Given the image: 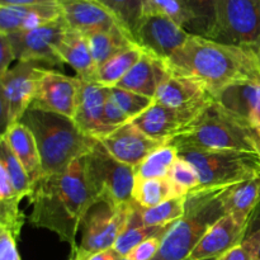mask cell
<instances>
[{
	"mask_svg": "<svg viewBox=\"0 0 260 260\" xmlns=\"http://www.w3.org/2000/svg\"><path fill=\"white\" fill-rule=\"evenodd\" d=\"M61 17L60 2L37 5H0V35L36 29Z\"/></svg>",
	"mask_w": 260,
	"mask_h": 260,
	"instance_id": "obj_19",
	"label": "cell"
},
{
	"mask_svg": "<svg viewBox=\"0 0 260 260\" xmlns=\"http://www.w3.org/2000/svg\"><path fill=\"white\" fill-rule=\"evenodd\" d=\"M63 63H69L75 70L76 76L83 81L93 83L96 63L85 36L68 27L57 48Z\"/></svg>",
	"mask_w": 260,
	"mask_h": 260,
	"instance_id": "obj_24",
	"label": "cell"
},
{
	"mask_svg": "<svg viewBox=\"0 0 260 260\" xmlns=\"http://www.w3.org/2000/svg\"><path fill=\"white\" fill-rule=\"evenodd\" d=\"M101 144L118 161L136 168L152 151L168 142L151 139L132 122H128L102 139Z\"/></svg>",
	"mask_w": 260,
	"mask_h": 260,
	"instance_id": "obj_14",
	"label": "cell"
},
{
	"mask_svg": "<svg viewBox=\"0 0 260 260\" xmlns=\"http://www.w3.org/2000/svg\"><path fill=\"white\" fill-rule=\"evenodd\" d=\"M172 75L167 61L144 51L141 58L118 83L117 88L127 89L154 99L159 86Z\"/></svg>",
	"mask_w": 260,
	"mask_h": 260,
	"instance_id": "obj_21",
	"label": "cell"
},
{
	"mask_svg": "<svg viewBox=\"0 0 260 260\" xmlns=\"http://www.w3.org/2000/svg\"><path fill=\"white\" fill-rule=\"evenodd\" d=\"M170 226H165V228H150V226H145L142 223L141 217H140L139 206L134 202V206H132V210L129 212L126 226H124L121 235L118 236L116 244H114V250L122 258H126L129 251L135 246L141 244L142 241L155 238V236H165V234L168 233Z\"/></svg>",
	"mask_w": 260,
	"mask_h": 260,
	"instance_id": "obj_27",
	"label": "cell"
},
{
	"mask_svg": "<svg viewBox=\"0 0 260 260\" xmlns=\"http://www.w3.org/2000/svg\"><path fill=\"white\" fill-rule=\"evenodd\" d=\"M144 50L139 45L123 51L119 55L114 56L103 65L96 68L94 74L93 83L99 84L106 88H113L118 85L119 81L128 74V71L141 58Z\"/></svg>",
	"mask_w": 260,
	"mask_h": 260,
	"instance_id": "obj_28",
	"label": "cell"
},
{
	"mask_svg": "<svg viewBox=\"0 0 260 260\" xmlns=\"http://www.w3.org/2000/svg\"><path fill=\"white\" fill-rule=\"evenodd\" d=\"M85 37L88 40L89 46H90L96 68L106 63L107 61L113 58L114 56L119 55L123 51L139 45L134 40V37L122 27L113 28L111 30H104V32L91 33Z\"/></svg>",
	"mask_w": 260,
	"mask_h": 260,
	"instance_id": "obj_26",
	"label": "cell"
},
{
	"mask_svg": "<svg viewBox=\"0 0 260 260\" xmlns=\"http://www.w3.org/2000/svg\"><path fill=\"white\" fill-rule=\"evenodd\" d=\"M20 122L37 142L43 175L62 173L75 160L88 155L98 140L80 131L73 118L30 104Z\"/></svg>",
	"mask_w": 260,
	"mask_h": 260,
	"instance_id": "obj_3",
	"label": "cell"
},
{
	"mask_svg": "<svg viewBox=\"0 0 260 260\" xmlns=\"http://www.w3.org/2000/svg\"><path fill=\"white\" fill-rule=\"evenodd\" d=\"M168 178L174 185L178 197H185L200 187V177L197 170L187 160L179 156L170 169Z\"/></svg>",
	"mask_w": 260,
	"mask_h": 260,
	"instance_id": "obj_35",
	"label": "cell"
},
{
	"mask_svg": "<svg viewBox=\"0 0 260 260\" xmlns=\"http://www.w3.org/2000/svg\"><path fill=\"white\" fill-rule=\"evenodd\" d=\"M108 98V88L96 83L81 80L80 94L74 122L86 136L101 141L114 131L104 116V108Z\"/></svg>",
	"mask_w": 260,
	"mask_h": 260,
	"instance_id": "obj_15",
	"label": "cell"
},
{
	"mask_svg": "<svg viewBox=\"0 0 260 260\" xmlns=\"http://www.w3.org/2000/svg\"><path fill=\"white\" fill-rule=\"evenodd\" d=\"M178 197L169 178L136 179L132 189V201L142 208H151L168 200Z\"/></svg>",
	"mask_w": 260,
	"mask_h": 260,
	"instance_id": "obj_30",
	"label": "cell"
},
{
	"mask_svg": "<svg viewBox=\"0 0 260 260\" xmlns=\"http://www.w3.org/2000/svg\"><path fill=\"white\" fill-rule=\"evenodd\" d=\"M134 201L117 206L106 201H96L86 212L81 222V241L75 253L88 255L113 248L126 226Z\"/></svg>",
	"mask_w": 260,
	"mask_h": 260,
	"instance_id": "obj_8",
	"label": "cell"
},
{
	"mask_svg": "<svg viewBox=\"0 0 260 260\" xmlns=\"http://www.w3.org/2000/svg\"><path fill=\"white\" fill-rule=\"evenodd\" d=\"M189 22L185 30L190 35L212 40L217 19V0H180Z\"/></svg>",
	"mask_w": 260,
	"mask_h": 260,
	"instance_id": "obj_29",
	"label": "cell"
},
{
	"mask_svg": "<svg viewBox=\"0 0 260 260\" xmlns=\"http://www.w3.org/2000/svg\"><path fill=\"white\" fill-rule=\"evenodd\" d=\"M19 198L0 201V229L10 231L15 238H19L24 225V213L20 211Z\"/></svg>",
	"mask_w": 260,
	"mask_h": 260,
	"instance_id": "obj_38",
	"label": "cell"
},
{
	"mask_svg": "<svg viewBox=\"0 0 260 260\" xmlns=\"http://www.w3.org/2000/svg\"><path fill=\"white\" fill-rule=\"evenodd\" d=\"M255 131H256V134H258V136L260 137V123L258 124V127L255 128Z\"/></svg>",
	"mask_w": 260,
	"mask_h": 260,
	"instance_id": "obj_48",
	"label": "cell"
},
{
	"mask_svg": "<svg viewBox=\"0 0 260 260\" xmlns=\"http://www.w3.org/2000/svg\"><path fill=\"white\" fill-rule=\"evenodd\" d=\"M145 14L161 15L173 20L184 29L189 22L187 12L180 0H147L144 8Z\"/></svg>",
	"mask_w": 260,
	"mask_h": 260,
	"instance_id": "obj_37",
	"label": "cell"
},
{
	"mask_svg": "<svg viewBox=\"0 0 260 260\" xmlns=\"http://www.w3.org/2000/svg\"><path fill=\"white\" fill-rule=\"evenodd\" d=\"M121 255L114 250V248L107 249V250L96 251V253L88 254V255H79L73 254L70 260H122Z\"/></svg>",
	"mask_w": 260,
	"mask_h": 260,
	"instance_id": "obj_45",
	"label": "cell"
},
{
	"mask_svg": "<svg viewBox=\"0 0 260 260\" xmlns=\"http://www.w3.org/2000/svg\"><path fill=\"white\" fill-rule=\"evenodd\" d=\"M260 201V178L231 185L223 200L226 215L248 225L251 213Z\"/></svg>",
	"mask_w": 260,
	"mask_h": 260,
	"instance_id": "obj_25",
	"label": "cell"
},
{
	"mask_svg": "<svg viewBox=\"0 0 260 260\" xmlns=\"http://www.w3.org/2000/svg\"><path fill=\"white\" fill-rule=\"evenodd\" d=\"M104 116H106L107 123L111 127H113L114 129L118 128V127L123 126V124L132 122L126 114L122 112V109L119 108L116 104V102L111 98L109 95V88H108V98L106 102V108H104Z\"/></svg>",
	"mask_w": 260,
	"mask_h": 260,
	"instance_id": "obj_42",
	"label": "cell"
},
{
	"mask_svg": "<svg viewBox=\"0 0 260 260\" xmlns=\"http://www.w3.org/2000/svg\"><path fill=\"white\" fill-rule=\"evenodd\" d=\"M251 51H253L254 56H255L256 61H258V65H259V68H260V40L258 41V43H256V45L254 46V47H251Z\"/></svg>",
	"mask_w": 260,
	"mask_h": 260,
	"instance_id": "obj_47",
	"label": "cell"
},
{
	"mask_svg": "<svg viewBox=\"0 0 260 260\" xmlns=\"http://www.w3.org/2000/svg\"><path fill=\"white\" fill-rule=\"evenodd\" d=\"M14 234L5 229H0V260H22L17 249Z\"/></svg>",
	"mask_w": 260,
	"mask_h": 260,
	"instance_id": "obj_41",
	"label": "cell"
},
{
	"mask_svg": "<svg viewBox=\"0 0 260 260\" xmlns=\"http://www.w3.org/2000/svg\"><path fill=\"white\" fill-rule=\"evenodd\" d=\"M83 160L88 182L98 200L117 206L132 202V189L136 182L135 168L112 156L101 141Z\"/></svg>",
	"mask_w": 260,
	"mask_h": 260,
	"instance_id": "obj_7",
	"label": "cell"
},
{
	"mask_svg": "<svg viewBox=\"0 0 260 260\" xmlns=\"http://www.w3.org/2000/svg\"><path fill=\"white\" fill-rule=\"evenodd\" d=\"M28 198L32 205L30 225L55 233L75 253L83 218L99 201L88 182L83 157L62 173L43 175Z\"/></svg>",
	"mask_w": 260,
	"mask_h": 260,
	"instance_id": "obj_1",
	"label": "cell"
},
{
	"mask_svg": "<svg viewBox=\"0 0 260 260\" xmlns=\"http://www.w3.org/2000/svg\"><path fill=\"white\" fill-rule=\"evenodd\" d=\"M68 25L63 18L53 20L32 30L4 35L9 41L15 60L47 63L50 66L63 65L57 48Z\"/></svg>",
	"mask_w": 260,
	"mask_h": 260,
	"instance_id": "obj_11",
	"label": "cell"
},
{
	"mask_svg": "<svg viewBox=\"0 0 260 260\" xmlns=\"http://www.w3.org/2000/svg\"><path fill=\"white\" fill-rule=\"evenodd\" d=\"M122 260H127V259H126V258H123V259H122Z\"/></svg>",
	"mask_w": 260,
	"mask_h": 260,
	"instance_id": "obj_49",
	"label": "cell"
},
{
	"mask_svg": "<svg viewBox=\"0 0 260 260\" xmlns=\"http://www.w3.org/2000/svg\"><path fill=\"white\" fill-rule=\"evenodd\" d=\"M216 101L254 129L260 123V84L236 83L221 90Z\"/></svg>",
	"mask_w": 260,
	"mask_h": 260,
	"instance_id": "obj_22",
	"label": "cell"
},
{
	"mask_svg": "<svg viewBox=\"0 0 260 260\" xmlns=\"http://www.w3.org/2000/svg\"><path fill=\"white\" fill-rule=\"evenodd\" d=\"M213 260H217V259H213Z\"/></svg>",
	"mask_w": 260,
	"mask_h": 260,
	"instance_id": "obj_50",
	"label": "cell"
},
{
	"mask_svg": "<svg viewBox=\"0 0 260 260\" xmlns=\"http://www.w3.org/2000/svg\"><path fill=\"white\" fill-rule=\"evenodd\" d=\"M167 62L172 73L196 79L213 96L236 83L260 84V68L251 48L200 36L190 35L187 43Z\"/></svg>",
	"mask_w": 260,
	"mask_h": 260,
	"instance_id": "obj_2",
	"label": "cell"
},
{
	"mask_svg": "<svg viewBox=\"0 0 260 260\" xmlns=\"http://www.w3.org/2000/svg\"><path fill=\"white\" fill-rule=\"evenodd\" d=\"M190 33L161 15L145 14L139 25L136 42L146 52L168 61L189 40Z\"/></svg>",
	"mask_w": 260,
	"mask_h": 260,
	"instance_id": "obj_12",
	"label": "cell"
},
{
	"mask_svg": "<svg viewBox=\"0 0 260 260\" xmlns=\"http://www.w3.org/2000/svg\"><path fill=\"white\" fill-rule=\"evenodd\" d=\"M231 185L196 189L185 196L184 215L170 226L154 260H188L206 233L226 215L223 200Z\"/></svg>",
	"mask_w": 260,
	"mask_h": 260,
	"instance_id": "obj_5",
	"label": "cell"
},
{
	"mask_svg": "<svg viewBox=\"0 0 260 260\" xmlns=\"http://www.w3.org/2000/svg\"><path fill=\"white\" fill-rule=\"evenodd\" d=\"M81 80L46 69L38 80L33 106L74 118L80 94Z\"/></svg>",
	"mask_w": 260,
	"mask_h": 260,
	"instance_id": "obj_13",
	"label": "cell"
},
{
	"mask_svg": "<svg viewBox=\"0 0 260 260\" xmlns=\"http://www.w3.org/2000/svg\"><path fill=\"white\" fill-rule=\"evenodd\" d=\"M142 223L150 228H165L177 222L185 212V197H175L151 208L139 206Z\"/></svg>",
	"mask_w": 260,
	"mask_h": 260,
	"instance_id": "obj_32",
	"label": "cell"
},
{
	"mask_svg": "<svg viewBox=\"0 0 260 260\" xmlns=\"http://www.w3.org/2000/svg\"><path fill=\"white\" fill-rule=\"evenodd\" d=\"M168 144L177 149L234 150L260 154V137L255 129L216 99Z\"/></svg>",
	"mask_w": 260,
	"mask_h": 260,
	"instance_id": "obj_4",
	"label": "cell"
},
{
	"mask_svg": "<svg viewBox=\"0 0 260 260\" xmlns=\"http://www.w3.org/2000/svg\"><path fill=\"white\" fill-rule=\"evenodd\" d=\"M244 239H250L258 246V258L260 259V201L255 210L251 213L249 222L246 225L245 231V238Z\"/></svg>",
	"mask_w": 260,
	"mask_h": 260,
	"instance_id": "obj_43",
	"label": "cell"
},
{
	"mask_svg": "<svg viewBox=\"0 0 260 260\" xmlns=\"http://www.w3.org/2000/svg\"><path fill=\"white\" fill-rule=\"evenodd\" d=\"M47 68L32 61H20L0 75V111L3 132L20 121L37 91L38 80Z\"/></svg>",
	"mask_w": 260,
	"mask_h": 260,
	"instance_id": "obj_9",
	"label": "cell"
},
{
	"mask_svg": "<svg viewBox=\"0 0 260 260\" xmlns=\"http://www.w3.org/2000/svg\"><path fill=\"white\" fill-rule=\"evenodd\" d=\"M258 258V246L250 239H244L239 245L229 250L217 260H256Z\"/></svg>",
	"mask_w": 260,
	"mask_h": 260,
	"instance_id": "obj_40",
	"label": "cell"
},
{
	"mask_svg": "<svg viewBox=\"0 0 260 260\" xmlns=\"http://www.w3.org/2000/svg\"><path fill=\"white\" fill-rule=\"evenodd\" d=\"M0 165L7 172L18 197L22 200L24 197H29L35 189V185L30 182L27 172L4 137H2V141H0Z\"/></svg>",
	"mask_w": 260,
	"mask_h": 260,
	"instance_id": "obj_33",
	"label": "cell"
},
{
	"mask_svg": "<svg viewBox=\"0 0 260 260\" xmlns=\"http://www.w3.org/2000/svg\"><path fill=\"white\" fill-rule=\"evenodd\" d=\"M109 95L131 121L144 113L154 103V99L149 96L127 90V89L117 88V86L109 88Z\"/></svg>",
	"mask_w": 260,
	"mask_h": 260,
	"instance_id": "obj_36",
	"label": "cell"
},
{
	"mask_svg": "<svg viewBox=\"0 0 260 260\" xmlns=\"http://www.w3.org/2000/svg\"><path fill=\"white\" fill-rule=\"evenodd\" d=\"M213 41L251 48L260 40V0H217Z\"/></svg>",
	"mask_w": 260,
	"mask_h": 260,
	"instance_id": "obj_10",
	"label": "cell"
},
{
	"mask_svg": "<svg viewBox=\"0 0 260 260\" xmlns=\"http://www.w3.org/2000/svg\"><path fill=\"white\" fill-rule=\"evenodd\" d=\"M256 260H260V259H256Z\"/></svg>",
	"mask_w": 260,
	"mask_h": 260,
	"instance_id": "obj_51",
	"label": "cell"
},
{
	"mask_svg": "<svg viewBox=\"0 0 260 260\" xmlns=\"http://www.w3.org/2000/svg\"><path fill=\"white\" fill-rule=\"evenodd\" d=\"M58 2L60 0H0V5H37Z\"/></svg>",
	"mask_w": 260,
	"mask_h": 260,
	"instance_id": "obj_46",
	"label": "cell"
},
{
	"mask_svg": "<svg viewBox=\"0 0 260 260\" xmlns=\"http://www.w3.org/2000/svg\"><path fill=\"white\" fill-rule=\"evenodd\" d=\"M154 101L180 111L202 112L215 96L196 79L172 73L159 86Z\"/></svg>",
	"mask_w": 260,
	"mask_h": 260,
	"instance_id": "obj_16",
	"label": "cell"
},
{
	"mask_svg": "<svg viewBox=\"0 0 260 260\" xmlns=\"http://www.w3.org/2000/svg\"><path fill=\"white\" fill-rule=\"evenodd\" d=\"M178 156L193 165L198 189L238 184L260 178V154L234 150L177 149Z\"/></svg>",
	"mask_w": 260,
	"mask_h": 260,
	"instance_id": "obj_6",
	"label": "cell"
},
{
	"mask_svg": "<svg viewBox=\"0 0 260 260\" xmlns=\"http://www.w3.org/2000/svg\"><path fill=\"white\" fill-rule=\"evenodd\" d=\"M201 112L180 111L164 104L154 103L132 121L145 135L159 141L169 142L182 134Z\"/></svg>",
	"mask_w": 260,
	"mask_h": 260,
	"instance_id": "obj_17",
	"label": "cell"
},
{
	"mask_svg": "<svg viewBox=\"0 0 260 260\" xmlns=\"http://www.w3.org/2000/svg\"><path fill=\"white\" fill-rule=\"evenodd\" d=\"M178 159V150L170 144L152 151L144 161L135 168L136 179H152V178H165Z\"/></svg>",
	"mask_w": 260,
	"mask_h": 260,
	"instance_id": "obj_31",
	"label": "cell"
},
{
	"mask_svg": "<svg viewBox=\"0 0 260 260\" xmlns=\"http://www.w3.org/2000/svg\"><path fill=\"white\" fill-rule=\"evenodd\" d=\"M164 236H155V238L147 239L142 241L137 246H135L128 255L127 260H154L161 248V241Z\"/></svg>",
	"mask_w": 260,
	"mask_h": 260,
	"instance_id": "obj_39",
	"label": "cell"
},
{
	"mask_svg": "<svg viewBox=\"0 0 260 260\" xmlns=\"http://www.w3.org/2000/svg\"><path fill=\"white\" fill-rule=\"evenodd\" d=\"M245 231V225L231 215H225L206 233L188 260L218 259L244 240Z\"/></svg>",
	"mask_w": 260,
	"mask_h": 260,
	"instance_id": "obj_20",
	"label": "cell"
},
{
	"mask_svg": "<svg viewBox=\"0 0 260 260\" xmlns=\"http://www.w3.org/2000/svg\"><path fill=\"white\" fill-rule=\"evenodd\" d=\"M2 137L7 140L8 145L23 165L33 185L37 184L38 180L43 177L42 164H41L37 142L29 128L19 121L10 124L3 132Z\"/></svg>",
	"mask_w": 260,
	"mask_h": 260,
	"instance_id": "obj_23",
	"label": "cell"
},
{
	"mask_svg": "<svg viewBox=\"0 0 260 260\" xmlns=\"http://www.w3.org/2000/svg\"><path fill=\"white\" fill-rule=\"evenodd\" d=\"M60 5L66 25L84 36L122 27L117 18L95 0H60Z\"/></svg>",
	"mask_w": 260,
	"mask_h": 260,
	"instance_id": "obj_18",
	"label": "cell"
},
{
	"mask_svg": "<svg viewBox=\"0 0 260 260\" xmlns=\"http://www.w3.org/2000/svg\"><path fill=\"white\" fill-rule=\"evenodd\" d=\"M15 60L14 52L9 41L4 35H0V75H4L10 69V63Z\"/></svg>",
	"mask_w": 260,
	"mask_h": 260,
	"instance_id": "obj_44",
	"label": "cell"
},
{
	"mask_svg": "<svg viewBox=\"0 0 260 260\" xmlns=\"http://www.w3.org/2000/svg\"><path fill=\"white\" fill-rule=\"evenodd\" d=\"M106 7L119 24L136 41L137 29L144 17V8L147 0H95Z\"/></svg>",
	"mask_w": 260,
	"mask_h": 260,
	"instance_id": "obj_34",
	"label": "cell"
}]
</instances>
